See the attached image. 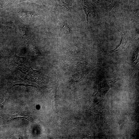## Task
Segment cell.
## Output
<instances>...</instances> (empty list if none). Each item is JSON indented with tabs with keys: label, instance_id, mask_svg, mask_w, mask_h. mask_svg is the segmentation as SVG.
<instances>
[{
	"label": "cell",
	"instance_id": "1",
	"mask_svg": "<svg viewBox=\"0 0 139 139\" xmlns=\"http://www.w3.org/2000/svg\"><path fill=\"white\" fill-rule=\"evenodd\" d=\"M82 6L85 12L86 20L88 23V17L89 14L93 9V4L90 0H82Z\"/></svg>",
	"mask_w": 139,
	"mask_h": 139
},
{
	"label": "cell",
	"instance_id": "2",
	"mask_svg": "<svg viewBox=\"0 0 139 139\" xmlns=\"http://www.w3.org/2000/svg\"><path fill=\"white\" fill-rule=\"evenodd\" d=\"M18 31L20 36L22 38H26L29 35L30 31L29 28L20 24L17 25Z\"/></svg>",
	"mask_w": 139,
	"mask_h": 139
},
{
	"label": "cell",
	"instance_id": "3",
	"mask_svg": "<svg viewBox=\"0 0 139 139\" xmlns=\"http://www.w3.org/2000/svg\"><path fill=\"white\" fill-rule=\"evenodd\" d=\"M59 32L62 34H69L71 33L70 26L65 22H63L60 24L58 27Z\"/></svg>",
	"mask_w": 139,
	"mask_h": 139
},
{
	"label": "cell",
	"instance_id": "4",
	"mask_svg": "<svg viewBox=\"0 0 139 139\" xmlns=\"http://www.w3.org/2000/svg\"><path fill=\"white\" fill-rule=\"evenodd\" d=\"M20 16L23 18H32L37 16L36 13L34 12L26 11H21L18 12Z\"/></svg>",
	"mask_w": 139,
	"mask_h": 139
},
{
	"label": "cell",
	"instance_id": "5",
	"mask_svg": "<svg viewBox=\"0 0 139 139\" xmlns=\"http://www.w3.org/2000/svg\"><path fill=\"white\" fill-rule=\"evenodd\" d=\"M23 118L29 120H32V119L28 115L25 114L18 113L12 115L10 119L13 120L18 118Z\"/></svg>",
	"mask_w": 139,
	"mask_h": 139
},
{
	"label": "cell",
	"instance_id": "6",
	"mask_svg": "<svg viewBox=\"0 0 139 139\" xmlns=\"http://www.w3.org/2000/svg\"><path fill=\"white\" fill-rule=\"evenodd\" d=\"M19 2H22L24 1H29L37 3H39L40 0H19Z\"/></svg>",
	"mask_w": 139,
	"mask_h": 139
}]
</instances>
